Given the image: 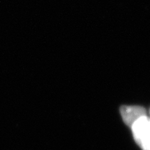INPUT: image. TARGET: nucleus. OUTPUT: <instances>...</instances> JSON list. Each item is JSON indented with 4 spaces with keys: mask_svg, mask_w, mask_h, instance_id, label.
<instances>
[{
    "mask_svg": "<svg viewBox=\"0 0 150 150\" xmlns=\"http://www.w3.org/2000/svg\"><path fill=\"white\" fill-rule=\"evenodd\" d=\"M120 112L124 123L129 127L142 117L146 116V109L140 106H123L120 109Z\"/></svg>",
    "mask_w": 150,
    "mask_h": 150,
    "instance_id": "obj_2",
    "label": "nucleus"
},
{
    "mask_svg": "<svg viewBox=\"0 0 150 150\" xmlns=\"http://www.w3.org/2000/svg\"><path fill=\"white\" fill-rule=\"evenodd\" d=\"M149 112H150V111H149Z\"/></svg>",
    "mask_w": 150,
    "mask_h": 150,
    "instance_id": "obj_3",
    "label": "nucleus"
},
{
    "mask_svg": "<svg viewBox=\"0 0 150 150\" xmlns=\"http://www.w3.org/2000/svg\"><path fill=\"white\" fill-rule=\"evenodd\" d=\"M132 128L134 139L143 150H150V117H142L134 122Z\"/></svg>",
    "mask_w": 150,
    "mask_h": 150,
    "instance_id": "obj_1",
    "label": "nucleus"
}]
</instances>
